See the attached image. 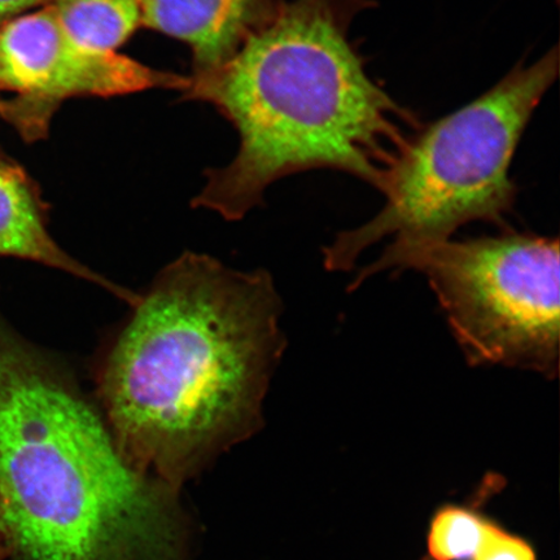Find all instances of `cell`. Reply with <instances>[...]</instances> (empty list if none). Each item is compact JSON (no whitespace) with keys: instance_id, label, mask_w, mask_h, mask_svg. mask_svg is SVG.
I'll return each mask as SVG.
<instances>
[{"instance_id":"cell-1","label":"cell","mask_w":560,"mask_h":560,"mask_svg":"<svg viewBox=\"0 0 560 560\" xmlns=\"http://www.w3.org/2000/svg\"><path fill=\"white\" fill-rule=\"evenodd\" d=\"M97 370L118 450L171 489L264 425L287 346L268 271L187 252L160 272Z\"/></svg>"},{"instance_id":"cell-2","label":"cell","mask_w":560,"mask_h":560,"mask_svg":"<svg viewBox=\"0 0 560 560\" xmlns=\"http://www.w3.org/2000/svg\"><path fill=\"white\" fill-rule=\"evenodd\" d=\"M371 0H292L213 72L190 77L186 101L214 105L240 135L231 163L208 172L194 206L242 220L275 182L315 170L382 191L417 117L371 79L352 38Z\"/></svg>"},{"instance_id":"cell-3","label":"cell","mask_w":560,"mask_h":560,"mask_svg":"<svg viewBox=\"0 0 560 560\" xmlns=\"http://www.w3.org/2000/svg\"><path fill=\"white\" fill-rule=\"evenodd\" d=\"M173 489L132 466L72 377L0 320V523L24 560H171Z\"/></svg>"},{"instance_id":"cell-4","label":"cell","mask_w":560,"mask_h":560,"mask_svg":"<svg viewBox=\"0 0 560 560\" xmlns=\"http://www.w3.org/2000/svg\"><path fill=\"white\" fill-rule=\"evenodd\" d=\"M558 48L517 65L465 107L420 128L382 188L384 207L360 228L341 231L324 249L328 271H349L384 237L453 240L471 222L502 225L517 188L510 170L525 129L558 79Z\"/></svg>"},{"instance_id":"cell-5","label":"cell","mask_w":560,"mask_h":560,"mask_svg":"<svg viewBox=\"0 0 560 560\" xmlns=\"http://www.w3.org/2000/svg\"><path fill=\"white\" fill-rule=\"evenodd\" d=\"M560 257L557 237L506 231L438 243L392 242L349 291L382 271L429 280L470 366L559 373Z\"/></svg>"},{"instance_id":"cell-6","label":"cell","mask_w":560,"mask_h":560,"mask_svg":"<svg viewBox=\"0 0 560 560\" xmlns=\"http://www.w3.org/2000/svg\"><path fill=\"white\" fill-rule=\"evenodd\" d=\"M23 20V66L16 93L11 100H0V118L27 143L48 136L56 110L70 97L120 96L151 89L184 93L190 85V77L83 46L50 7L25 13Z\"/></svg>"},{"instance_id":"cell-7","label":"cell","mask_w":560,"mask_h":560,"mask_svg":"<svg viewBox=\"0 0 560 560\" xmlns=\"http://www.w3.org/2000/svg\"><path fill=\"white\" fill-rule=\"evenodd\" d=\"M142 25L191 47L194 75L234 58L276 18L284 0H139Z\"/></svg>"},{"instance_id":"cell-8","label":"cell","mask_w":560,"mask_h":560,"mask_svg":"<svg viewBox=\"0 0 560 560\" xmlns=\"http://www.w3.org/2000/svg\"><path fill=\"white\" fill-rule=\"evenodd\" d=\"M48 207L39 187L16 161L0 152V257L46 265L103 287L131 307L139 293L124 289L74 260L52 240L47 229Z\"/></svg>"},{"instance_id":"cell-9","label":"cell","mask_w":560,"mask_h":560,"mask_svg":"<svg viewBox=\"0 0 560 560\" xmlns=\"http://www.w3.org/2000/svg\"><path fill=\"white\" fill-rule=\"evenodd\" d=\"M60 24L83 46L115 52L139 26V0H48Z\"/></svg>"},{"instance_id":"cell-10","label":"cell","mask_w":560,"mask_h":560,"mask_svg":"<svg viewBox=\"0 0 560 560\" xmlns=\"http://www.w3.org/2000/svg\"><path fill=\"white\" fill-rule=\"evenodd\" d=\"M488 521L459 506L440 509L431 522V560H472L480 548Z\"/></svg>"},{"instance_id":"cell-11","label":"cell","mask_w":560,"mask_h":560,"mask_svg":"<svg viewBox=\"0 0 560 560\" xmlns=\"http://www.w3.org/2000/svg\"><path fill=\"white\" fill-rule=\"evenodd\" d=\"M472 560H537L532 546L488 521L485 537Z\"/></svg>"},{"instance_id":"cell-12","label":"cell","mask_w":560,"mask_h":560,"mask_svg":"<svg viewBox=\"0 0 560 560\" xmlns=\"http://www.w3.org/2000/svg\"><path fill=\"white\" fill-rule=\"evenodd\" d=\"M47 3L48 0H0V27Z\"/></svg>"},{"instance_id":"cell-13","label":"cell","mask_w":560,"mask_h":560,"mask_svg":"<svg viewBox=\"0 0 560 560\" xmlns=\"http://www.w3.org/2000/svg\"><path fill=\"white\" fill-rule=\"evenodd\" d=\"M12 555L9 541H7V537L2 527V523H0V560H4L7 557Z\"/></svg>"},{"instance_id":"cell-14","label":"cell","mask_w":560,"mask_h":560,"mask_svg":"<svg viewBox=\"0 0 560 560\" xmlns=\"http://www.w3.org/2000/svg\"><path fill=\"white\" fill-rule=\"evenodd\" d=\"M422 560H431V559H430V558H424V559H422Z\"/></svg>"}]
</instances>
